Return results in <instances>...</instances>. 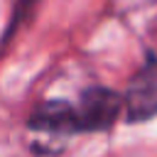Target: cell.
Here are the masks:
<instances>
[{"mask_svg":"<svg viewBox=\"0 0 157 157\" xmlns=\"http://www.w3.org/2000/svg\"><path fill=\"white\" fill-rule=\"evenodd\" d=\"M74 105L78 132H103L115 125L123 110V96L108 86H88Z\"/></svg>","mask_w":157,"mask_h":157,"instance_id":"obj_1","label":"cell"},{"mask_svg":"<svg viewBox=\"0 0 157 157\" xmlns=\"http://www.w3.org/2000/svg\"><path fill=\"white\" fill-rule=\"evenodd\" d=\"M123 108L128 123H145L157 115V54H147L132 74L123 93Z\"/></svg>","mask_w":157,"mask_h":157,"instance_id":"obj_2","label":"cell"},{"mask_svg":"<svg viewBox=\"0 0 157 157\" xmlns=\"http://www.w3.org/2000/svg\"><path fill=\"white\" fill-rule=\"evenodd\" d=\"M27 128L32 132L47 135V140H66L69 135L78 132L76 125V105L64 98L39 101L27 118Z\"/></svg>","mask_w":157,"mask_h":157,"instance_id":"obj_3","label":"cell"},{"mask_svg":"<svg viewBox=\"0 0 157 157\" xmlns=\"http://www.w3.org/2000/svg\"><path fill=\"white\" fill-rule=\"evenodd\" d=\"M37 5H39V0H15V7H12V15H10V22H7L5 32H2V44H7V42L15 37V32L22 29V27L32 20Z\"/></svg>","mask_w":157,"mask_h":157,"instance_id":"obj_4","label":"cell"}]
</instances>
